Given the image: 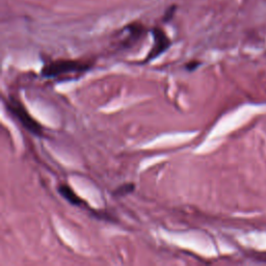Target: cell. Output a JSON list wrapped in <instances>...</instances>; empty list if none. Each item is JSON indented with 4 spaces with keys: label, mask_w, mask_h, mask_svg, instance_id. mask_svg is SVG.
I'll return each mask as SVG.
<instances>
[{
    "label": "cell",
    "mask_w": 266,
    "mask_h": 266,
    "mask_svg": "<svg viewBox=\"0 0 266 266\" xmlns=\"http://www.w3.org/2000/svg\"><path fill=\"white\" fill-rule=\"evenodd\" d=\"M5 104L8 112L20 122L26 130L37 136L43 135V128L41 125L29 115L23 104L20 103L17 99L10 98L9 101H6Z\"/></svg>",
    "instance_id": "obj_1"
},
{
    "label": "cell",
    "mask_w": 266,
    "mask_h": 266,
    "mask_svg": "<svg viewBox=\"0 0 266 266\" xmlns=\"http://www.w3.org/2000/svg\"><path fill=\"white\" fill-rule=\"evenodd\" d=\"M90 69V66L77 61L63 60L50 63L44 66L42 70L43 76L45 77H58L69 73H81Z\"/></svg>",
    "instance_id": "obj_2"
},
{
    "label": "cell",
    "mask_w": 266,
    "mask_h": 266,
    "mask_svg": "<svg viewBox=\"0 0 266 266\" xmlns=\"http://www.w3.org/2000/svg\"><path fill=\"white\" fill-rule=\"evenodd\" d=\"M153 36H154V45L151 51L149 52L148 57L146 58L145 63L151 62L156 58H158L159 55L162 54L165 50H168L171 45V41L161 29L155 28L153 30Z\"/></svg>",
    "instance_id": "obj_3"
},
{
    "label": "cell",
    "mask_w": 266,
    "mask_h": 266,
    "mask_svg": "<svg viewBox=\"0 0 266 266\" xmlns=\"http://www.w3.org/2000/svg\"><path fill=\"white\" fill-rule=\"evenodd\" d=\"M59 193L66 200V201H68L72 205L80 206L83 203L82 200L78 196H77V194L68 185L61 184L59 186Z\"/></svg>",
    "instance_id": "obj_4"
},
{
    "label": "cell",
    "mask_w": 266,
    "mask_h": 266,
    "mask_svg": "<svg viewBox=\"0 0 266 266\" xmlns=\"http://www.w3.org/2000/svg\"><path fill=\"white\" fill-rule=\"evenodd\" d=\"M134 188H135V185L133 183H125L118 188V190L115 192V195L117 197H124L133 193Z\"/></svg>",
    "instance_id": "obj_5"
},
{
    "label": "cell",
    "mask_w": 266,
    "mask_h": 266,
    "mask_svg": "<svg viewBox=\"0 0 266 266\" xmlns=\"http://www.w3.org/2000/svg\"><path fill=\"white\" fill-rule=\"evenodd\" d=\"M199 65H200L199 62H191L190 64H187V65H186V68H187V70L192 71V70H195Z\"/></svg>",
    "instance_id": "obj_6"
}]
</instances>
